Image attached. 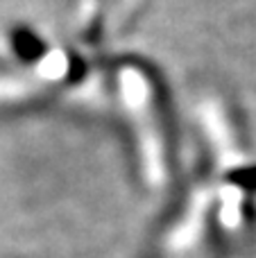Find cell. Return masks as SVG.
I'll return each instance as SVG.
<instances>
[{"label": "cell", "mask_w": 256, "mask_h": 258, "mask_svg": "<svg viewBox=\"0 0 256 258\" xmlns=\"http://www.w3.org/2000/svg\"><path fill=\"white\" fill-rule=\"evenodd\" d=\"M236 181L247 188H256V168H249V170H245V172L236 174Z\"/></svg>", "instance_id": "obj_1"}]
</instances>
